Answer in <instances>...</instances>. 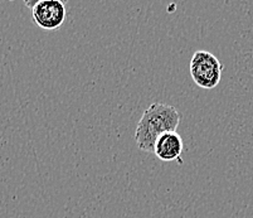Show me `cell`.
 Segmentation results:
<instances>
[{
  "label": "cell",
  "mask_w": 253,
  "mask_h": 218,
  "mask_svg": "<svg viewBox=\"0 0 253 218\" xmlns=\"http://www.w3.org/2000/svg\"><path fill=\"white\" fill-rule=\"evenodd\" d=\"M180 123V114L171 105L154 102L145 110L136 126L135 141L137 148L145 153H154L158 139L165 132L176 131Z\"/></svg>",
  "instance_id": "cell-1"
},
{
  "label": "cell",
  "mask_w": 253,
  "mask_h": 218,
  "mask_svg": "<svg viewBox=\"0 0 253 218\" xmlns=\"http://www.w3.org/2000/svg\"><path fill=\"white\" fill-rule=\"evenodd\" d=\"M223 65L208 50H197L190 61V76L195 85L204 89H213L222 79Z\"/></svg>",
  "instance_id": "cell-2"
},
{
  "label": "cell",
  "mask_w": 253,
  "mask_h": 218,
  "mask_svg": "<svg viewBox=\"0 0 253 218\" xmlns=\"http://www.w3.org/2000/svg\"><path fill=\"white\" fill-rule=\"evenodd\" d=\"M32 11L34 23L43 31H57L63 25L67 15L66 3L62 0H36L25 1Z\"/></svg>",
  "instance_id": "cell-3"
},
{
  "label": "cell",
  "mask_w": 253,
  "mask_h": 218,
  "mask_svg": "<svg viewBox=\"0 0 253 218\" xmlns=\"http://www.w3.org/2000/svg\"><path fill=\"white\" fill-rule=\"evenodd\" d=\"M183 139L176 131L165 132L159 137L154 148V154L163 162H176L183 164L181 153H183Z\"/></svg>",
  "instance_id": "cell-4"
}]
</instances>
